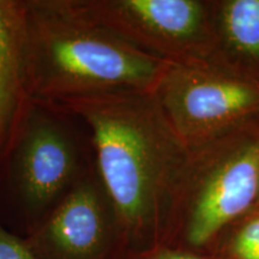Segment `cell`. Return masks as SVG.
<instances>
[{
	"instance_id": "6da1fadb",
	"label": "cell",
	"mask_w": 259,
	"mask_h": 259,
	"mask_svg": "<svg viewBox=\"0 0 259 259\" xmlns=\"http://www.w3.org/2000/svg\"><path fill=\"white\" fill-rule=\"evenodd\" d=\"M58 106L76 113L90 130L97 171L121 223L126 253L164 247L192 151L154 92L94 94Z\"/></svg>"
},
{
	"instance_id": "7a4b0ae2",
	"label": "cell",
	"mask_w": 259,
	"mask_h": 259,
	"mask_svg": "<svg viewBox=\"0 0 259 259\" xmlns=\"http://www.w3.org/2000/svg\"><path fill=\"white\" fill-rule=\"evenodd\" d=\"M25 89L64 105L94 94L147 90L169 64L132 47L90 17L80 0H21Z\"/></svg>"
},
{
	"instance_id": "3957f363",
	"label": "cell",
	"mask_w": 259,
	"mask_h": 259,
	"mask_svg": "<svg viewBox=\"0 0 259 259\" xmlns=\"http://www.w3.org/2000/svg\"><path fill=\"white\" fill-rule=\"evenodd\" d=\"M96 167L90 130L63 106L29 100L0 160V204L28 235Z\"/></svg>"
},
{
	"instance_id": "277c9868",
	"label": "cell",
	"mask_w": 259,
	"mask_h": 259,
	"mask_svg": "<svg viewBox=\"0 0 259 259\" xmlns=\"http://www.w3.org/2000/svg\"><path fill=\"white\" fill-rule=\"evenodd\" d=\"M154 94L191 151L259 124V72L225 56L169 64Z\"/></svg>"
},
{
	"instance_id": "5b68a950",
	"label": "cell",
	"mask_w": 259,
	"mask_h": 259,
	"mask_svg": "<svg viewBox=\"0 0 259 259\" xmlns=\"http://www.w3.org/2000/svg\"><path fill=\"white\" fill-rule=\"evenodd\" d=\"M183 203L185 238L193 247L205 246L259 203V124L192 151Z\"/></svg>"
},
{
	"instance_id": "8992f818",
	"label": "cell",
	"mask_w": 259,
	"mask_h": 259,
	"mask_svg": "<svg viewBox=\"0 0 259 259\" xmlns=\"http://www.w3.org/2000/svg\"><path fill=\"white\" fill-rule=\"evenodd\" d=\"M90 17L167 64L222 56L211 5L199 0H80Z\"/></svg>"
},
{
	"instance_id": "52a82bcc",
	"label": "cell",
	"mask_w": 259,
	"mask_h": 259,
	"mask_svg": "<svg viewBox=\"0 0 259 259\" xmlns=\"http://www.w3.org/2000/svg\"><path fill=\"white\" fill-rule=\"evenodd\" d=\"M37 259H121V223L95 167L34 231L23 236Z\"/></svg>"
},
{
	"instance_id": "ba28073f",
	"label": "cell",
	"mask_w": 259,
	"mask_h": 259,
	"mask_svg": "<svg viewBox=\"0 0 259 259\" xmlns=\"http://www.w3.org/2000/svg\"><path fill=\"white\" fill-rule=\"evenodd\" d=\"M29 100L22 47V3L0 0V160Z\"/></svg>"
},
{
	"instance_id": "9c48e42d",
	"label": "cell",
	"mask_w": 259,
	"mask_h": 259,
	"mask_svg": "<svg viewBox=\"0 0 259 259\" xmlns=\"http://www.w3.org/2000/svg\"><path fill=\"white\" fill-rule=\"evenodd\" d=\"M215 18L222 56L259 72V0L219 3Z\"/></svg>"
},
{
	"instance_id": "30bf717a",
	"label": "cell",
	"mask_w": 259,
	"mask_h": 259,
	"mask_svg": "<svg viewBox=\"0 0 259 259\" xmlns=\"http://www.w3.org/2000/svg\"><path fill=\"white\" fill-rule=\"evenodd\" d=\"M229 251L234 259H259V212L235 232Z\"/></svg>"
},
{
	"instance_id": "8fae6325",
	"label": "cell",
	"mask_w": 259,
	"mask_h": 259,
	"mask_svg": "<svg viewBox=\"0 0 259 259\" xmlns=\"http://www.w3.org/2000/svg\"><path fill=\"white\" fill-rule=\"evenodd\" d=\"M0 259H37L24 239L0 221Z\"/></svg>"
}]
</instances>
